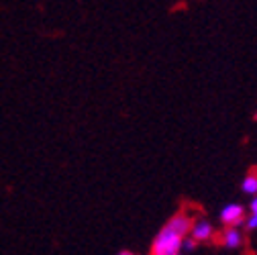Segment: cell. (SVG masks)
<instances>
[{
	"mask_svg": "<svg viewBox=\"0 0 257 255\" xmlns=\"http://www.w3.org/2000/svg\"><path fill=\"white\" fill-rule=\"evenodd\" d=\"M118 255H135V253H131V251H122V253H118Z\"/></svg>",
	"mask_w": 257,
	"mask_h": 255,
	"instance_id": "9",
	"label": "cell"
},
{
	"mask_svg": "<svg viewBox=\"0 0 257 255\" xmlns=\"http://www.w3.org/2000/svg\"><path fill=\"white\" fill-rule=\"evenodd\" d=\"M174 255H178V253H174Z\"/></svg>",
	"mask_w": 257,
	"mask_h": 255,
	"instance_id": "10",
	"label": "cell"
},
{
	"mask_svg": "<svg viewBox=\"0 0 257 255\" xmlns=\"http://www.w3.org/2000/svg\"><path fill=\"white\" fill-rule=\"evenodd\" d=\"M255 118H257V114H255Z\"/></svg>",
	"mask_w": 257,
	"mask_h": 255,
	"instance_id": "11",
	"label": "cell"
},
{
	"mask_svg": "<svg viewBox=\"0 0 257 255\" xmlns=\"http://www.w3.org/2000/svg\"><path fill=\"white\" fill-rule=\"evenodd\" d=\"M166 229H170L172 233H176L178 237L184 239V235L192 229V222H190V218H188L186 214H176L174 218H170V222L166 225Z\"/></svg>",
	"mask_w": 257,
	"mask_h": 255,
	"instance_id": "3",
	"label": "cell"
},
{
	"mask_svg": "<svg viewBox=\"0 0 257 255\" xmlns=\"http://www.w3.org/2000/svg\"><path fill=\"white\" fill-rule=\"evenodd\" d=\"M220 220H222L227 227H237L239 222L243 220V206H239V204L224 206L222 212H220Z\"/></svg>",
	"mask_w": 257,
	"mask_h": 255,
	"instance_id": "2",
	"label": "cell"
},
{
	"mask_svg": "<svg viewBox=\"0 0 257 255\" xmlns=\"http://www.w3.org/2000/svg\"><path fill=\"white\" fill-rule=\"evenodd\" d=\"M247 227H249V229H257V212L249 216V220H247Z\"/></svg>",
	"mask_w": 257,
	"mask_h": 255,
	"instance_id": "7",
	"label": "cell"
},
{
	"mask_svg": "<svg viewBox=\"0 0 257 255\" xmlns=\"http://www.w3.org/2000/svg\"><path fill=\"white\" fill-rule=\"evenodd\" d=\"M190 231H192V237H194L196 241H206V239L212 235V227L208 225L206 220H198V222H194Z\"/></svg>",
	"mask_w": 257,
	"mask_h": 255,
	"instance_id": "4",
	"label": "cell"
},
{
	"mask_svg": "<svg viewBox=\"0 0 257 255\" xmlns=\"http://www.w3.org/2000/svg\"><path fill=\"white\" fill-rule=\"evenodd\" d=\"M222 243L227 245V247H239L241 245V241H243V237H241V233L239 231H235V229H227L222 233Z\"/></svg>",
	"mask_w": 257,
	"mask_h": 255,
	"instance_id": "5",
	"label": "cell"
},
{
	"mask_svg": "<svg viewBox=\"0 0 257 255\" xmlns=\"http://www.w3.org/2000/svg\"><path fill=\"white\" fill-rule=\"evenodd\" d=\"M180 247H182V237H178L176 233H172L170 229L164 227V231L153 241L151 255H174L180 251Z\"/></svg>",
	"mask_w": 257,
	"mask_h": 255,
	"instance_id": "1",
	"label": "cell"
},
{
	"mask_svg": "<svg viewBox=\"0 0 257 255\" xmlns=\"http://www.w3.org/2000/svg\"><path fill=\"white\" fill-rule=\"evenodd\" d=\"M255 212H257V198L251 202V214H255Z\"/></svg>",
	"mask_w": 257,
	"mask_h": 255,
	"instance_id": "8",
	"label": "cell"
},
{
	"mask_svg": "<svg viewBox=\"0 0 257 255\" xmlns=\"http://www.w3.org/2000/svg\"><path fill=\"white\" fill-rule=\"evenodd\" d=\"M243 192H247V194H257V176H247L245 180H243Z\"/></svg>",
	"mask_w": 257,
	"mask_h": 255,
	"instance_id": "6",
	"label": "cell"
}]
</instances>
